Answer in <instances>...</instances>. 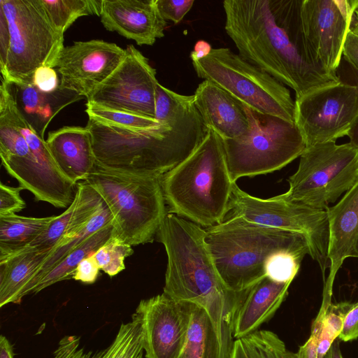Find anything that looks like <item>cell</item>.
I'll use <instances>...</instances> for the list:
<instances>
[{
	"mask_svg": "<svg viewBox=\"0 0 358 358\" xmlns=\"http://www.w3.org/2000/svg\"><path fill=\"white\" fill-rule=\"evenodd\" d=\"M245 106V105H244ZM250 127L246 134L222 140L232 180L278 171L300 157L306 148L295 124L245 106Z\"/></svg>",
	"mask_w": 358,
	"mask_h": 358,
	"instance_id": "cell-8",
	"label": "cell"
},
{
	"mask_svg": "<svg viewBox=\"0 0 358 358\" xmlns=\"http://www.w3.org/2000/svg\"><path fill=\"white\" fill-rule=\"evenodd\" d=\"M88 117L108 125L133 130H143L158 127L161 122L155 118L111 109L90 102L86 103Z\"/></svg>",
	"mask_w": 358,
	"mask_h": 358,
	"instance_id": "cell-31",
	"label": "cell"
},
{
	"mask_svg": "<svg viewBox=\"0 0 358 358\" xmlns=\"http://www.w3.org/2000/svg\"><path fill=\"white\" fill-rule=\"evenodd\" d=\"M125 55L113 43L75 41L64 47L57 64L59 86L87 98L120 64Z\"/></svg>",
	"mask_w": 358,
	"mask_h": 358,
	"instance_id": "cell-16",
	"label": "cell"
},
{
	"mask_svg": "<svg viewBox=\"0 0 358 358\" xmlns=\"http://www.w3.org/2000/svg\"><path fill=\"white\" fill-rule=\"evenodd\" d=\"M8 27V47L0 63L1 78L14 85L32 84L36 69L55 68L64 48V34L51 23L41 0H0Z\"/></svg>",
	"mask_w": 358,
	"mask_h": 358,
	"instance_id": "cell-7",
	"label": "cell"
},
{
	"mask_svg": "<svg viewBox=\"0 0 358 358\" xmlns=\"http://www.w3.org/2000/svg\"><path fill=\"white\" fill-rule=\"evenodd\" d=\"M59 77L53 68L42 66L36 70L32 84L44 92H52L59 87Z\"/></svg>",
	"mask_w": 358,
	"mask_h": 358,
	"instance_id": "cell-39",
	"label": "cell"
},
{
	"mask_svg": "<svg viewBox=\"0 0 358 358\" xmlns=\"http://www.w3.org/2000/svg\"><path fill=\"white\" fill-rule=\"evenodd\" d=\"M54 216L0 215V258L29 247L48 227Z\"/></svg>",
	"mask_w": 358,
	"mask_h": 358,
	"instance_id": "cell-27",
	"label": "cell"
},
{
	"mask_svg": "<svg viewBox=\"0 0 358 358\" xmlns=\"http://www.w3.org/2000/svg\"><path fill=\"white\" fill-rule=\"evenodd\" d=\"M156 70L134 45L117 69L87 98V102L155 118Z\"/></svg>",
	"mask_w": 358,
	"mask_h": 358,
	"instance_id": "cell-14",
	"label": "cell"
},
{
	"mask_svg": "<svg viewBox=\"0 0 358 358\" xmlns=\"http://www.w3.org/2000/svg\"><path fill=\"white\" fill-rule=\"evenodd\" d=\"M343 57L352 69L358 71V35L351 29L343 45Z\"/></svg>",
	"mask_w": 358,
	"mask_h": 358,
	"instance_id": "cell-42",
	"label": "cell"
},
{
	"mask_svg": "<svg viewBox=\"0 0 358 358\" xmlns=\"http://www.w3.org/2000/svg\"><path fill=\"white\" fill-rule=\"evenodd\" d=\"M206 234L201 226L167 213L156 235L167 255L163 292L203 308L216 329L227 358H230L235 317L248 290L237 293L226 287Z\"/></svg>",
	"mask_w": 358,
	"mask_h": 358,
	"instance_id": "cell-3",
	"label": "cell"
},
{
	"mask_svg": "<svg viewBox=\"0 0 358 358\" xmlns=\"http://www.w3.org/2000/svg\"><path fill=\"white\" fill-rule=\"evenodd\" d=\"M305 255L280 252L273 256L266 266V276L279 282H292L299 272Z\"/></svg>",
	"mask_w": 358,
	"mask_h": 358,
	"instance_id": "cell-36",
	"label": "cell"
},
{
	"mask_svg": "<svg viewBox=\"0 0 358 358\" xmlns=\"http://www.w3.org/2000/svg\"><path fill=\"white\" fill-rule=\"evenodd\" d=\"M111 223H113V216L109 208L103 201L99 209L82 229L72 236L61 241L53 248L27 288L24 296L31 294L33 289L42 277L57 264L71 250L80 245L97 231Z\"/></svg>",
	"mask_w": 358,
	"mask_h": 358,
	"instance_id": "cell-29",
	"label": "cell"
},
{
	"mask_svg": "<svg viewBox=\"0 0 358 358\" xmlns=\"http://www.w3.org/2000/svg\"><path fill=\"white\" fill-rule=\"evenodd\" d=\"M99 17L106 30L116 31L138 45H152L164 36L167 27L157 0H101Z\"/></svg>",
	"mask_w": 358,
	"mask_h": 358,
	"instance_id": "cell-17",
	"label": "cell"
},
{
	"mask_svg": "<svg viewBox=\"0 0 358 358\" xmlns=\"http://www.w3.org/2000/svg\"><path fill=\"white\" fill-rule=\"evenodd\" d=\"M193 97L206 127L221 139H234L248 132L250 124L244 104L213 83L204 80Z\"/></svg>",
	"mask_w": 358,
	"mask_h": 358,
	"instance_id": "cell-19",
	"label": "cell"
},
{
	"mask_svg": "<svg viewBox=\"0 0 358 358\" xmlns=\"http://www.w3.org/2000/svg\"><path fill=\"white\" fill-rule=\"evenodd\" d=\"M133 252L131 245L113 235L94 256L100 269L113 277L125 268L124 259Z\"/></svg>",
	"mask_w": 358,
	"mask_h": 358,
	"instance_id": "cell-34",
	"label": "cell"
},
{
	"mask_svg": "<svg viewBox=\"0 0 358 358\" xmlns=\"http://www.w3.org/2000/svg\"><path fill=\"white\" fill-rule=\"evenodd\" d=\"M351 257H358V238L356 241V243H355V248H354V250L352 253V255Z\"/></svg>",
	"mask_w": 358,
	"mask_h": 358,
	"instance_id": "cell-49",
	"label": "cell"
},
{
	"mask_svg": "<svg viewBox=\"0 0 358 358\" xmlns=\"http://www.w3.org/2000/svg\"><path fill=\"white\" fill-rule=\"evenodd\" d=\"M113 234L114 228L111 223L90 236L43 275L33 289L31 294H36L56 282L72 278L80 262L94 255Z\"/></svg>",
	"mask_w": 358,
	"mask_h": 358,
	"instance_id": "cell-28",
	"label": "cell"
},
{
	"mask_svg": "<svg viewBox=\"0 0 358 358\" xmlns=\"http://www.w3.org/2000/svg\"><path fill=\"white\" fill-rule=\"evenodd\" d=\"M21 187H13L0 183V215L17 214L26 207L25 201L20 196Z\"/></svg>",
	"mask_w": 358,
	"mask_h": 358,
	"instance_id": "cell-37",
	"label": "cell"
},
{
	"mask_svg": "<svg viewBox=\"0 0 358 358\" xmlns=\"http://www.w3.org/2000/svg\"><path fill=\"white\" fill-rule=\"evenodd\" d=\"M352 303H331L322 320V329L318 342L319 358H324L332 344L339 336L347 311ZM316 320V319H315Z\"/></svg>",
	"mask_w": 358,
	"mask_h": 358,
	"instance_id": "cell-35",
	"label": "cell"
},
{
	"mask_svg": "<svg viewBox=\"0 0 358 358\" xmlns=\"http://www.w3.org/2000/svg\"><path fill=\"white\" fill-rule=\"evenodd\" d=\"M193 305L164 292L139 302L134 314L142 327L145 358H178L186 341Z\"/></svg>",
	"mask_w": 358,
	"mask_h": 358,
	"instance_id": "cell-15",
	"label": "cell"
},
{
	"mask_svg": "<svg viewBox=\"0 0 358 358\" xmlns=\"http://www.w3.org/2000/svg\"><path fill=\"white\" fill-rule=\"evenodd\" d=\"M230 358H248L241 339L234 341Z\"/></svg>",
	"mask_w": 358,
	"mask_h": 358,
	"instance_id": "cell-46",
	"label": "cell"
},
{
	"mask_svg": "<svg viewBox=\"0 0 358 358\" xmlns=\"http://www.w3.org/2000/svg\"><path fill=\"white\" fill-rule=\"evenodd\" d=\"M248 358H298L273 332L257 330L241 339ZM326 358V356L325 357Z\"/></svg>",
	"mask_w": 358,
	"mask_h": 358,
	"instance_id": "cell-32",
	"label": "cell"
},
{
	"mask_svg": "<svg viewBox=\"0 0 358 358\" xmlns=\"http://www.w3.org/2000/svg\"><path fill=\"white\" fill-rule=\"evenodd\" d=\"M352 22L354 23L352 27H350V29L355 34L358 35V7L355 10Z\"/></svg>",
	"mask_w": 358,
	"mask_h": 358,
	"instance_id": "cell-48",
	"label": "cell"
},
{
	"mask_svg": "<svg viewBox=\"0 0 358 358\" xmlns=\"http://www.w3.org/2000/svg\"><path fill=\"white\" fill-rule=\"evenodd\" d=\"M290 285L265 276L250 287L235 317L234 338L246 337L268 321L285 299Z\"/></svg>",
	"mask_w": 358,
	"mask_h": 358,
	"instance_id": "cell-21",
	"label": "cell"
},
{
	"mask_svg": "<svg viewBox=\"0 0 358 358\" xmlns=\"http://www.w3.org/2000/svg\"><path fill=\"white\" fill-rule=\"evenodd\" d=\"M294 123L307 147L348 136L358 120V86L340 82L296 98Z\"/></svg>",
	"mask_w": 358,
	"mask_h": 358,
	"instance_id": "cell-12",
	"label": "cell"
},
{
	"mask_svg": "<svg viewBox=\"0 0 358 358\" xmlns=\"http://www.w3.org/2000/svg\"><path fill=\"white\" fill-rule=\"evenodd\" d=\"M143 335L141 322L134 313L130 322L122 323L113 342L97 351L86 350L80 337L65 336L60 339L53 358H143Z\"/></svg>",
	"mask_w": 358,
	"mask_h": 358,
	"instance_id": "cell-24",
	"label": "cell"
},
{
	"mask_svg": "<svg viewBox=\"0 0 358 358\" xmlns=\"http://www.w3.org/2000/svg\"><path fill=\"white\" fill-rule=\"evenodd\" d=\"M103 203L102 197L88 182L77 183L71 204L62 214L54 216L46 229L29 246L40 250L53 249L59 242L82 229Z\"/></svg>",
	"mask_w": 358,
	"mask_h": 358,
	"instance_id": "cell-22",
	"label": "cell"
},
{
	"mask_svg": "<svg viewBox=\"0 0 358 358\" xmlns=\"http://www.w3.org/2000/svg\"><path fill=\"white\" fill-rule=\"evenodd\" d=\"M156 127L133 130L88 117L96 164L128 174L161 177L189 156L208 133L193 95L176 93L158 83Z\"/></svg>",
	"mask_w": 358,
	"mask_h": 358,
	"instance_id": "cell-2",
	"label": "cell"
},
{
	"mask_svg": "<svg viewBox=\"0 0 358 358\" xmlns=\"http://www.w3.org/2000/svg\"><path fill=\"white\" fill-rule=\"evenodd\" d=\"M0 155L31 157L33 153L10 115L5 98L0 94Z\"/></svg>",
	"mask_w": 358,
	"mask_h": 358,
	"instance_id": "cell-33",
	"label": "cell"
},
{
	"mask_svg": "<svg viewBox=\"0 0 358 358\" xmlns=\"http://www.w3.org/2000/svg\"><path fill=\"white\" fill-rule=\"evenodd\" d=\"M194 0H157L159 10L165 20L180 22L190 10Z\"/></svg>",
	"mask_w": 358,
	"mask_h": 358,
	"instance_id": "cell-38",
	"label": "cell"
},
{
	"mask_svg": "<svg viewBox=\"0 0 358 358\" xmlns=\"http://www.w3.org/2000/svg\"><path fill=\"white\" fill-rule=\"evenodd\" d=\"M212 50L211 45L208 42L204 40H199L194 44L189 57L192 62L201 60L209 55Z\"/></svg>",
	"mask_w": 358,
	"mask_h": 358,
	"instance_id": "cell-43",
	"label": "cell"
},
{
	"mask_svg": "<svg viewBox=\"0 0 358 358\" xmlns=\"http://www.w3.org/2000/svg\"><path fill=\"white\" fill-rule=\"evenodd\" d=\"M100 270V267L92 255L80 262L72 278L85 284H92L96 280Z\"/></svg>",
	"mask_w": 358,
	"mask_h": 358,
	"instance_id": "cell-40",
	"label": "cell"
},
{
	"mask_svg": "<svg viewBox=\"0 0 358 358\" xmlns=\"http://www.w3.org/2000/svg\"><path fill=\"white\" fill-rule=\"evenodd\" d=\"M357 0H302L301 20L309 55L320 69L336 74Z\"/></svg>",
	"mask_w": 358,
	"mask_h": 358,
	"instance_id": "cell-13",
	"label": "cell"
},
{
	"mask_svg": "<svg viewBox=\"0 0 358 358\" xmlns=\"http://www.w3.org/2000/svg\"><path fill=\"white\" fill-rule=\"evenodd\" d=\"M178 358H227L210 317L194 303L186 341Z\"/></svg>",
	"mask_w": 358,
	"mask_h": 358,
	"instance_id": "cell-26",
	"label": "cell"
},
{
	"mask_svg": "<svg viewBox=\"0 0 358 358\" xmlns=\"http://www.w3.org/2000/svg\"><path fill=\"white\" fill-rule=\"evenodd\" d=\"M12 85L20 111L43 139L45 129L55 116L65 107L85 98L60 86L54 92H44L33 84Z\"/></svg>",
	"mask_w": 358,
	"mask_h": 358,
	"instance_id": "cell-23",
	"label": "cell"
},
{
	"mask_svg": "<svg viewBox=\"0 0 358 358\" xmlns=\"http://www.w3.org/2000/svg\"><path fill=\"white\" fill-rule=\"evenodd\" d=\"M326 358H343L340 349V343L338 341H335L329 350Z\"/></svg>",
	"mask_w": 358,
	"mask_h": 358,
	"instance_id": "cell-47",
	"label": "cell"
},
{
	"mask_svg": "<svg viewBox=\"0 0 358 358\" xmlns=\"http://www.w3.org/2000/svg\"><path fill=\"white\" fill-rule=\"evenodd\" d=\"M357 1H358V0H357Z\"/></svg>",
	"mask_w": 358,
	"mask_h": 358,
	"instance_id": "cell-50",
	"label": "cell"
},
{
	"mask_svg": "<svg viewBox=\"0 0 358 358\" xmlns=\"http://www.w3.org/2000/svg\"><path fill=\"white\" fill-rule=\"evenodd\" d=\"M350 69L352 72L351 73L352 75V80H353L352 84L358 86V71L352 69L351 66ZM348 136L350 138V143L358 150V120L352 127L351 130L348 134Z\"/></svg>",
	"mask_w": 358,
	"mask_h": 358,
	"instance_id": "cell-44",
	"label": "cell"
},
{
	"mask_svg": "<svg viewBox=\"0 0 358 358\" xmlns=\"http://www.w3.org/2000/svg\"><path fill=\"white\" fill-rule=\"evenodd\" d=\"M52 249L40 250L29 246L0 258V307L20 303L36 273Z\"/></svg>",
	"mask_w": 358,
	"mask_h": 358,
	"instance_id": "cell-25",
	"label": "cell"
},
{
	"mask_svg": "<svg viewBox=\"0 0 358 358\" xmlns=\"http://www.w3.org/2000/svg\"><path fill=\"white\" fill-rule=\"evenodd\" d=\"M339 338L344 342L358 338V301L352 303L343 320Z\"/></svg>",
	"mask_w": 358,
	"mask_h": 358,
	"instance_id": "cell-41",
	"label": "cell"
},
{
	"mask_svg": "<svg viewBox=\"0 0 358 358\" xmlns=\"http://www.w3.org/2000/svg\"><path fill=\"white\" fill-rule=\"evenodd\" d=\"M55 28L64 34L79 17L100 15L101 0H41Z\"/></svg>",
	"mask_w": 358,
	"mask_h": 358,
	"instance_id": "cell-30",
	"label": "cell"
},
{
	"mask_svg": "<svg viewBox=\"0 0 358 358\" xmlns=\"http://www.w3.org/2000/svg\"><path fill=\"white\" fill-rule=\"evenodd\" d=\"M302 0H225L224 29L244 59L292 88L296 98L341 82L313 63L302 31Z\"/></svg>",
	"mask_w": 358,
	"mask_h": 358,
	"instance_id": "cell-1",
	"label": "cell"
},
{
	"mask_svg": "<svg viewBox=\"0 0 358 358\" xmlns=\"http://www.w3.org/2000/svg\"><path fill=\"white\" fill-rule=\"evenodd\" d=\"M57 166L73 183L85 181L96 166L91 136L86 127L65 126L45 140Z\"/></svg>",
	"mask_w": 358,
	"mask_h": 358,
	"instance_id": "cell-20",
	"label": "cell"
},
{
	"mask_svg": "<svg viewBox=\"0 0 358 358\" xmlns=\"http://www.w3.org/2000/svg\"><path fill=\"white\" fill-rule=\"evenodd\" d=\"M358 180V150L350 142L307 147L296 171L288 179L284 199L313 208L327 210Z\"/></svg>",
	"mask_w": 358,
	"mask_h": 358,
	"instance_id": "cell-10",
	"label": "cell"
},
{
	"mask_svg": "<svg viewBox=\"0 0 358 358\" xmlns=\"http://www.w3.org/2000/svg\"><path fill=\"white\" fill-rule=\"evenodd\" d=\"M246 222L293 231L307 240L310 255L322 271L323 280L329 268V219L327 210L313 208L284 199L280 194L269 199L253 196L234 184L225 219Z\"/></svg>",
	"mask_w": 358,
	"mask_h": 358,
	"instance_id": "cell-11",
	"label": "cell"
},
{
	"mask_svg": "<svg viewBox=\"0 0 358 358\" xmlns=\"http://www.w3.org/2000/svg\"><path fill=\"white\" fill-rule=\"evenodd\" d=\"M192 62L198 77L213 83L245 106L294 123L295 103L289 90L229 48H213L206 57Z\"/></svg>",
	"mask_w": 358,
	"mask_h": 358,
	"instance_id": "cell-9",
	"label": "cell"
},
{
	"mask_svg": "<svg viewBox=\"0 0 358 358\" xmlns=\"http://www.w3.org/2000/svg\"><path fill=\"white\" fill-rule=\"evenodd\" d=\"M329 219V275L322 303H331L334 282L344 260L350 257L358 238V180L341 200L327 210Z\"/></svg>",
	"mask_w": 358,
	"mask_h": 358,
	"instance_id": "cell-18",
	"label": "cell"
},
{
	"mask_svg": "<svg viewBox=\"0 0 358 358\" xmlns=\"http://www.w3.org/2000/svg\"><path fill=\"white\" fill-rule=\"evenodd\" d=\"M85 181L109 208L115 236L131 246L154 241L168 213L160 177L124 173L96 164Z\"/></svg>",
	"mask_w": 358,
	"mask_h": 358,
	"instance_id": "cell-6",
	"label": "cell"
},
{
	"mask_svg": "<svg viewBox=\"0 0 358 358\" xmlns=\"http://www.w3.org/2000/svg\"><path fill=\"white\" fill-rule=\"evenodd\" d=\"M13 347L8 338L3 335L0 336V358H13Z\"/></svg>",
	"mask_w": 358,
	"mask_h": 358,
	"instance_id": "cell-45",
	"label": "cell"
},
{
	"mask_svg": "<svg viewBox=\"0 0 358 358\" xmlns=\"http://www.w3.org/2000/svg\"><path fill=\"white\" fill-rule=\"evenodd\" d=\"M206 242L226 287L240 293L266 276V266L276 254L306 255L310 250L301 234L227 218L205 229Z\"/></svg>",
	"mask_w": 358,
	"mask_h": 358,
	"instance_id": "cell-5",
	"label": "cell"
},
{
	"mask_svg": "<svg viewBox=\"0 0 358 358\" xmlns=\"http://www.w3.org/2000/svg\"><path fill=\"white\" fill-rule=\"evenodd\" d=\"M168 213L208 229L224 222L234 182L221 138L211 129L185 160L160 177Z\"/></svg>",
	"mask_w": 358,
	"mask_h": 358,
	"instance_id": "cell-4",
	"label": "cell"
}]
</instances>
